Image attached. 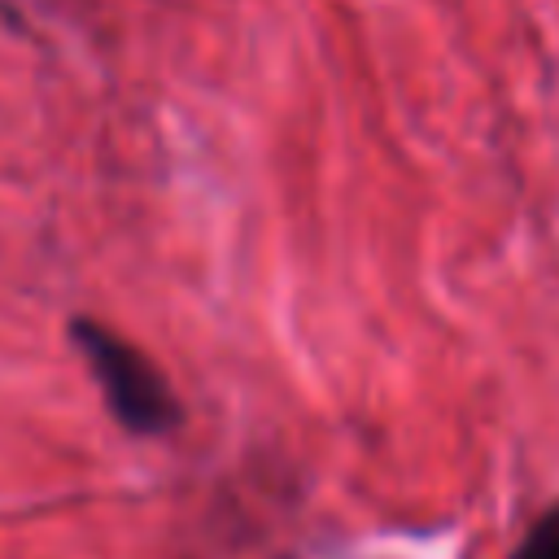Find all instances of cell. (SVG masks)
<instances>
[{"label":"cell","instance_id":"obj_2","mask_svg":"<svg viewBox=\"0 0 559 559\" xmlns=\"http://www.w3.org/2000/svg\"><path fill=\"white\" fill-rule=\"evenodd\" d=\"M511 559H559V502L524 533V542L511 550Z\"/></svg>","mask_w":559,"mask_h":559},{"label":"cell","instance_id":"obj_1","mask_svg":"<svg viewBox=\"0 0 559 559\" xmlns=\"http://www.w3.org/2000/svg\"><path fill=\"white\" fill-rule=\"evenodd\" d=\"M74 345L83 349L114 419L135 437H162L179 424V397L170 393L166 376L148 362L144 349L122 341L96 319H74L70 328Z\"/></svg>","mask_w":559,"mask_h":559}]
</instances>
